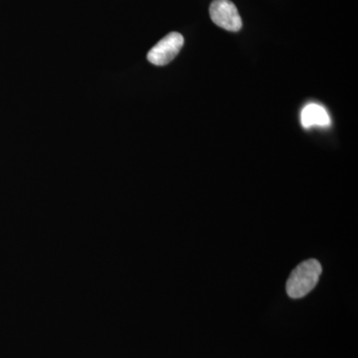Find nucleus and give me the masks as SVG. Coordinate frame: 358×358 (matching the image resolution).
Wrapping results in <instances>:
<instances>
[{
  "mask_svg": "<svg viewBox=\"0 0 358 358\" xmlns=\"http://www.w3.org/2000/svg\"><path fill=\"white\" fill-rule=\"evenodd\" d=\"M322 274V266L315 259L301 263L289 275L287 282V293L293 299L307 296L315 286Z\"/></svg>",
  "mask_w": 358,
  "mask_h": 358,
  "instance_id": "1",
  "label": "nucleus"
},
{
  "mask_svg": "<svg viewBox=\"0 0 358 358\" xmlns=\"http://www.w3.org/2000/svg\"><path fill=\"white\" fill-rule=\"evenodd\" d=\"M183 44L185 38L180 33H169L150 49L148 54V60L154 65H167L178 55Z\"/></svg>",
  "mask_w": 358,
  "mask_h": 358,
  "instance_id": "2",
  "label": "nucleus"
},
{
  "mask_svg": "<svg viewBox=\"0 0 358 358\" xmlns=\"http://www.w3.org/2000/svg\"><path fill=\"white\" fill-rule=\"evenodd\" d=\"M209 13L212 21L227 31L237 32L242 28V20L237 7L230 0H214Z\"/></svg>",
  "mask_w": 358,
  "mask_h": 358,
  "instance_id": "3",
  "label": "nucleus"
},
{
  "mask_svg": "<svg viewBox=\"0 0 358 358\" xmlns=\"http://www.w3.org/2000/svg\"><path fill=\"white\" fill-rule=\"evenodd\" d=\"M301 122L303 128L310 129L312 127H329L331 124V117L322 106L317 103H308L301 110Z\"/></svg>",
  "mask_w": 358,
  "mask_h": 358,
  "instance_id": "4",
  "label": "nucleus"
}]
</instances>
